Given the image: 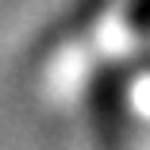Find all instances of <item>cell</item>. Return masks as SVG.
Masks as SVG:
<instances>
[{"instance_id": "1", "label": "cell", "mask_w": 150, "mask_h": 150, "mask_svg": "<svg viewBox=\"0 0 150 150\" xmlns=\"http://www.w3.org/2000/svg\"><path fill=\"white\" fill-rule=\"evenodd\" d=\"M131 27L150 31V0H131Z\"/></svg>"}]
</instances>
